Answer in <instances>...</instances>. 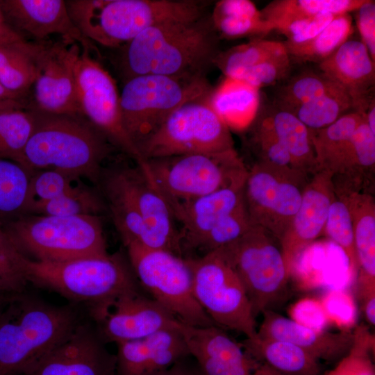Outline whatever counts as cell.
Returning a JSON list of instances; mask_svg holds the SVG:
<instances>
[{
	"instance_id": "30",
	"label": "cell",
	"mask_w": 375,
	"mask_h": 375,
	"mask_svg": "<svg viewBox=\"0 0 375 375\" xmlns=\"http://www.w3.org/2000/svg\"><path fill=\"white\" fill-rule=\"evenodd\" d=\"M363 119V114L351 111L331 125L310 130L312 143L319 170L338 176L347 162L352 136Z\"/></svg>"
},
{
	"instance_id": "33",
	"label": "cell",
	"mask_w": 375,
	"mask_h": 375,
	"mask_svg": "<svg viewBox=\"0 0 375 375\" xmlns=\"http://www.w3.org/2000/svg\"><path fill=\"white\" fill-rule=\"evenodd\" d=\"M37 42L26 40L0 46V83L7 89L28 93L37 78Z\"/></svg>"
},
{
	"instance_id": "43",
	"label": "cell",
	"mask_w": 375,
	"mask_h": 375,
	"mask_svg": "<svg viewBox=\"0 0 375 375\" xmlns=\"http://www.w3.org/2000/svg\"><path fill=\"white\" fill-rule=\"evenodd\" d=\"M246 131H249L247 143L257 158L256 162L280 169L298 171L285 149L258 115Z\"/></svg>"
},
{
	"instance_id": "13",
	"label": "cell",
	"mask_w": 375,
	"mask_h": 375,
	"mask_svg": "<svg viewBox=\"0 0 375 375\" xmlns=\"http://www.w3.org/2000/svg\"><path fill=\"white\" fill-rule=\"evenodd\" d=\"M309 179L298 171L255 162L243 185V203L251 226L269 232L279 241L289 228Z\"/></svg>"
},
{
	"instance_id": "58",
	"label": "cell",
	"mask_w": 375,
	"mask_h": 375,
	"mask_svg": "<svg viewBox=\"0 0 375 375\" xmlns=\"http://www.w3.org/2000/svg\"><path fill=\"white\" fill-rule=\"evenodd\" d=\"M363 116L367 126L372 133L375 134V99L369 104Z\"/></svg>"
},
{
	"instance_id": "26",
	"label": "cell",
	"mask_w": 375,
	"mask_h": 375,
	"mask_svg": "<svg viewBox=\"0 0 375 375\" xmlns=\"http://www.w3.org/2000/svg\"><path fill=\"white\" fill-rule=\"evenodd\" d=\"M347 202L351 216L361 297L375 294V202L367 190L335 192Z\"/></svg>"
},
{
	"instance_id": "10",
	"label": "cell",
	"mask_w": 375,
	"mask_h": 375,
	"mask_svg": "<svg viewBox=\"0 0 375 375\" xmlns=\"http://www.w3.org/2000/svg\"><path fill=\"white\" fill-rule=\"evenodd\" d=\"M210 93L180 106L138 144L144 161L235 149L231 130L209 103Z\"/></svg>"
},
{
	"instance_id": "38",
	"label": "cell",
	"mask_w": 375,
	"mask_h": 375,
	"mask_svg": "<svg viewBox=\"0 0 375 375\" xmlns=\"http://www.w3.org/2000/svg\"><path fill=\"white\" fill-rule=\"evenodd\" d=\"M367 0H275L260 10L264 20L323 14L338 15L358 10Z\"/></svg>"
},
{
	"instance_id": "52",
	"label": "cell",
	"mask_w": 375,
	"mask_h": 375,
	"mask_svg": "<svg viewBox=\"0 0 375 375\" xmlns=\"http://www.w3.org/2000/svg\"><path fill=\"white\" fill-rule=\"evenodd\" d=\"M354 12L360 40L375 62V1L367 0Z\"/></svg>"
},
{
	"instance_id": "47",
	"label": "cell",
	"mask_w": 375,
	"mask_h": 375,
	"mask_svg": "<svg viewBox=\"0 0 375 375\" xmlns=\"http://www.w3.org/2000/svg\"><path fill=\"white\" fill-rule=\"evenodd\" d=\"M292 64L285 48L256 65L238 71L228 77L242 80L260 90L285 80L291 73Z\"/></svg>"
},
{
	"instance_id": "23",
	"label": "cell",
	"mask_w": 375,
	"mask_h": 375,
	"mask_svg": "<svg viewBox=\"0 0 375 375\" xmlns=\"http://www.w3.org/2000/svg\"><path fill=\"white\" fill-rule=\"evenodd\" d=\"M244 181L183 202H167L181 228V247L192 252L199 241L219 221L243 204Z\"/></svg>"
},
{
	"instance_id": "36",
	"label": "cell",
	"mask_w": 375,
	"mask_h": 375,
	"mask_svg": "<svg viewBox=\"0 0 375 375\" xmlns=\"http://www.w3.org/2000/svg\"><path fill=\"white\" fill-rule=\"evenodd\" d=\"M277 88L273 106L294 113L302 105L338 86L317 68L304 69L290 74Z\"/></svg>"
},
{
	"instance_id": "20",
	"label": "cell",
	"mask_w": 375,
	"mask_h": 375,
	"mask_svg": "<svg viewBox=\"0 0 375 375\" xmlns=\"http://www.w3.org/2000/svg\"><path fill=\"white\" fill-rule=\"evenodd\" d=\"M0 6L9 25L24 38L28 35L42 42L58 35L76 41L82 50H95L93 43L74 25L66 1L0 0Z\"/></svg>"
},
{
	"instance_id": "45",
	"label": "cell",
	"mask_w": 375,
	"mask_h": 375,
	"mask_svg": "<svg viewBox=\"0 0 375 375\" xmlns=\"http://www.w3.org/2000/svg\"><path fill=\"white\" fill-rule=\"evenodd\" d=\"M374 351V335L366 326H357L351 349L326 375H375L371 355Z\"/></svg>"
},
{
	"instance_id": "54",
	"label": "cell",
	"mask_w": 375,
	"mask_h": 375,
	"mask_svg": "<svg viewBox=\"0 0 375 375\" xmlns=\"http://www.w3.org/2000/svg\"><path fill=\"white\" fill-rule=\"evenodd\" d=\"M24 40L26 39L9 25L0 6V46Z\"/></svg>"
},
{
	"instance_id": "24",
	"label": "cell",
	"mask_w": 375,
	"mask_h": 375,
	"mask_svg": "<svg viewBox=\"0 0 375 375\" xmlns=\"http://www.w3.org/2000/svg\"><path fill=\"white\" fill-rule=\"evenodd\" d=\"M118 166L149 232L151 248L183 256L180 231L166 199L138 165Z\"/></svg>"
},
{
	"instance_id": "59",
	"label": "cell",
	"mask_w": 375,
	"mask_h": 375,
	"mask_svg": "<svg viewBox=\"0 0 375 375\" xmlns=\"http://www.w3.org/2000/svg\"><path fill=\"white\" fill-rule=\"evenodd\" d=\"M254 375H283L270 367H267L265 364L260 362L257 367Z\"/></svg>"
},
{
	"instance_id": "7",
	"label": "cell",
	"mask_w": 375,
	"mask_h": 375,
	"mask_svg": "<svg viewBox=\"0 0 375 375\" xmlns=\"http://www.w3.org/2000/svg\"><path fill=\"white\" fill-rule=\"evenodd\" d=\"M138 165L167 202L194 199L242 181L248 171L235 149L152 158Z\"/></svg>"
},
{
	"instance_id": "50",
	"label": "cell",
	"mask_w": 375,
	"mask_h": 375,
	"mask_svg": "<svg viewBox=\"0 0 375 375\" xmlns=\"http://www.w3.org/2000/svg\"><path fill=\"white\" fill-rule=\"evenodd\" d=\"M320 301L329 324H335L340 331H351L357 318L356 305L351 293L335 288L328 291Z\"/></svg>"
},
{
	"instance_id": "49",
	"label": "cell",
	"mask_w": 375,
	"mask_h": 375,
	"mask_svg": "<svg viewBox=\"0 0 375 375\" xmlns=\"http://www.w3.org/2000/svg\"><path fill=\"white\" fill-rule=\"evenodd\" d=\"M337 15L323 14L310 17H292L275 20L271 24L286 38L285 42L299 44L320 33Z\"/></svg>"
},
{
	"instance_id": "4",
	"label": "cell",
	"mask_w": 375,
	"mask_h": 375,
	"mask_svg": "<svg viewBox=\"0 0 375 375\" xmlns=\"http://www.w3.org/2000/svg\"><path fill=\"white\" fill-rule=\"evenodd\" d=\"M25 271L28 283L85 307L94 322L119 297L140 287L128 259L121 253L56 262L26 258Z\"/></svg>"
},
{
	"instance_id": "12",
	"label": "cell",
	"mask_w": 375,
	"mask_h": 375,
	"mask_svg": "<svg viewBox=\"0 0 375 375\" xmlns=\"http://www.w3.org/2000/svg\"><path fill=\"white\" fill-rule=\"evenodd\" d=\"M241 281L256 317L288 294L289 277L279 240L258 226L221 247Z\"/></svg>"
},
{
	"instance_id": "35",
	"label": "cell",
	"mask_w": 375,
	"mask_h": 375,
	"mask_svg": "<svg viewBox=\"0 0 375 375\" xmlns=\"http://www.w3.org/2000/svg\"><path fill=\"white\" fill-rule=\"evenodd\" d=\"M31 173L19 163L0 158V226L27 214Z\"/></svg>"
},
{
	"instance_id": "5",
	"label": "cell",
	"mask_w": 375,
	"mask_h": 375,
	"mask_svg": "<svg viewBox=\"0 0 375 375\" xmlns=\"http://www.w3.org/2000/svg\"><path fill=\"white\" fill-rule=\"evenodd\" d=\"M69 15L92 42L115 49L147 28L206 14L209 3L195 0H67Z\"/></svg>"
},
{
	"instance_id": "25",
	"label": "cell",
	"mask_w": 375,
	"mask_h": 375,
	"mask_svg": "<svg viewBox=\"0 0 375 375\" xmlns=\"http://www.w3.org/2000/svg\"><path fill=\"white\" fill-rule=\"evenodd\" d=\"M262 314V322L257 329L258 338L290 342L318 360L340 359L351 347L353 333L351 331L338 333L316 331L300 325L272 310H265Z\"/></svg>"
},
{
	"instance_id": "56",
	"label": "cell",
	"mask_w": 375,
	"mask_h": 375,
	"mask_svg": "<svg viewBox=\"0 0 375 375\" xmlns=\"http://www.w3.org/2000/svg\"><path fill=\"white\" fill-rule=\"evenodd\" d=\"M27 93L11 91L0 83V101L6 100L26 101Z\"/></svg>"
},
{
	"instance_id": "21",
	"label": "cell",
	"mask_w": 375,
	"mask_h": 375,
	"mask_svg": "<svg viewBox=\"0 0 375 375\" xmlns=\"http://www.w3.org/2000/svg\"><path fill=\"white\" fill-rule=\"evenodd\" d=\"M116 344L115 375H157L190 356L176 326Z\"/></svg>"
},
{
	"instance_id": "16",
	"label": "cell",
	"mask_w": 375,
	"mask_h": 375,
	"mask_svg": "<svg viewBox=\"0 0 375 375\" xmlns=\"http://www.w3.org/2000/svg\"><path fill=\"white\" fill-rule=\"evenodd\" d=\"M115 367L96 326L83 319L21 375H113Z\"/></svg>"
},
{
	"instance_id": "46",
	"label": "cell",
	"mask_w": 375,
	"mask_h": 375,
	"mask_svg": "<svg viewBox=\"0 0 375 375\" xmlns=\"http://www.w3.org/2000/svg\"><path fill=\"white\" fill-rule=\"evenodd\" d=\"M251 227L243 203L214 226L199 241L194 251H200L205 254L225 247L243 236Z\"/></svg>"
},
{
	"instance_id": "32",
	"label": "cell",
	"mask_w": 375,
	"mask_h": 375,
	"mask_svg": "<svg viewBox=\"0 0 375 375\" xmlns=\"http://www.w3.org/2000/svg\"><path fill=\"white\" fill-rule=\"evenodd\" d=\"M242 344L256 360L283 375H319L321 372L317 359L290 342L256 337Z\"/></svg>"
},
{
	"instance_id": "55",
	"label": "cell",
	"mask_w": 375,
	"mask_h": 375,
	"mask_svg": "<svg viewBox=\"0 0 375 375\" xmlns=\"http://www.w3.org/2000/svg\"><path fill=\"white\" fill-rule=\"evenodd\" d=\"M363 309L367 322L372 325L375 324V295L362 299Z\"/></svg>"
},
{
	"instance_id": "37",
	"label": "cell",
	"mask_w": 375,
	"mask_h": 375,
	"mask_svg": "<svg viewBox=\"0 0 375 375\" xmlns=\"http://www.w3.org/2000/svg\"><path fill=\"white\" fill-rule=\"evenodd\" d=\"M105 209V202L97 192L78 183L58 197L33 204L29 207L27 215L64 217L98 215Z\"/></svg>"
},
{
	"instance_id": "42",
	"label": "cell",
	"mask_w": 375,
	"mask_h": 375,
	"mask_svg": "<svg viewBox=\"0 0 375 375\" xmlns=\"http://www.w3.org/2000/svg\"><path fill=\"white\" fill-rule=\"evenodd\" d=\"M26 258L0 226V301L25 292Z\"/></svg>"
},
{
	"instance_id": "41",
	"label": "cell",
	"mask_w": 375,
	"mask_h": 375,
	"mask_svg": "<svg viewBox=\"0 0 375 375\" xmlns=\"http://www.w3.org/2000/svg\"><path fill=\"white\" fill-rule=\"evenodd\" d=\"M285 48L283 42L251 39L247 43L220 51L213 61V66L224 76H230L238 71L256 65Z\"/></svg>"
},
{
	"instance_id": "19",
	"label": "cell",
	"mask_w": 375,
	"mask_h": 375,
	"mask_svg": "<svg viewBox=\"0 0 375 375\" xmlns=\"http://www.w3.org/2000/svg\"><path fill=\"white\" fill-rule=\"evenodd\" d=\"M335 197L331 173L319 170L309 178L300 206L279 241L290 276L299 255L324 234L329 208Z\"/></svg>"
},
{
	"instance_id": "15",
	"label": "cell",
	"mask_w": 375,
	"mask_h": 375,
	"mask_svg": "<svg viewBox=\"0 0 375 375\" xmlns=\"http://www.w3.org/2000/svg\"><path fill=\"white\" fill-rule=\"evenodd\" d=\"M82 48L76 41L37 42V78L31 105L49 113L82 115L79 106L76 67Z\"/></svg>"
},
{
	"instance_id": "57",
	"label": "cell",
	"mask_w": 375,
	"mask_h": 375,
	"mask_svg": "<svg viewBox=\"0 0 375 375\" xmlns=\"http://www.w3.org/2000/svg\"><path fill=\"white\" fill-rule=\"evenodd\" d=\"M30 103L26 101L6 100L0 101V112L12 109H27Z\"/></svg>"
},
{
	"instance_id": "60",
	"label": "cell",
	"mask_w": 375,
	"mask_h": 375,
	"mask_svg": "<svg viewBox=\"0 0 375 375\" xmlns=\"http://www.w3.org/2000/svg\"><path fill=\"white\" fill-rule=\"evenodd\" d=\"M113 375H115V373Z\"/></svg>"
},
{
	"instance_id": "2",
	"label": "cell",
	"mask_w": 375,
	"mask_h": 375,
	"mask_svg": "<svg viewBox=\"0 0 375 375\" xmlns=\"http://www.w3.org/2000/svg\"><path fill=\"white\" fill-rule=\"evenodd\" d=\"M28 108L34 126L19 164L31 174L56 169L97 184L115 148L108 138L83 115L45 112L31 103Z\"/></svg>"
},
{
	"instance_id": "53",
	"label": "cell",
	"mask_w": 375,
	"mask_h": 375,
	"mask_svg": "<svg viewBox=\"0 0 375 375\" xmlns=\"http://www.w3.org/2000/svg\"><path fill=\"white\" fill-rule=\"evenodd\" d=\"M157 375H203L197 363L188 362V358Z\"/></svg>"
},
{
	"instance_id": "40",
	"label": "cell",
	"mask_w": 375,
	"mask_h": 375,
	"mask_svg": "<svg viewBox=\"0 0 375 375\" xmlns=\"http://www.w3.org/2000/svg\"><path fill=\"white\" fill-rule=\"evenodd\" d=\"M33 126L34 117L29 108L0 112V158L19 163Z\"/></svg>"
},
{
	"instance_id": "11",
	"label": "cell",
	"mask_w": 375,
	"mask_h": 375,
	"mask_svg": "<svg viewBox=\"0 0 375 375\" xmlns=\"http://www.w3.org/2000/svg\"><path fill=\"white\" fill-rule=\"evenodd\" d=\"M187 258L196 300L217 326L257 337L256 317L246 290L222 248Z\"/></svg>"
},
{
	"instance_id": "17",
	"label": "cell",
	"mask_w": 375,
	"mask_h": 375,
	"mask_svg": "<svg viewBox=\"0 0 375 375\" xmlns=\"http://www.w3.org/2000/svg\"><path fill=\"white\" fill-rule=\"evenodd\" d=\"M177 321L157 301L136 290L116 299L94 323L106 344H117L174 328Z\"/></svg>"
},
{
	"instance_id": "44",
	"label": "cell",
	"mask_w": 375,
	"mask_h": 375,
	"mask_svg": "<svg viewBox=\"0 0 375 375\" xmlns=\"http://www.w3.org/2000/svg\"><path fill=\"white\" fill-rule=\"evenodd\" d=\"M324 234L342 249L348 259L351 274H356L358 267L352 219L347 202L340 196L335 194L330 206Z\"/></svg>"
},
{
	"instance_id": "14",
	"label": "cell",
	"mask_w": 375,
	"mask_h": 375,
	"mask_svg": "<svg viewBox=\"0 0 375 375\" xmlns=\"http://www.w3.org/2000/svg\"><path fill=\"white\" fill-rule=\"evenodd\" d=\"M82 50L76 67L77 96L82 115L115 147L138 165L144 162L122 122L120 96L115 80L103 66Z\"/></svg>"
},
{
	"instance_id": "31",
	"label": "cell",
	"mask_w": 375,
	"mask_h": 375,
	"mask_svg": "<svg viewBox=\"0 0 375 375\" xmlns=\"http://www.w3.org/2000/svg\"><path fill=\"white\" fill-rule=\"evenodd\" d=\"M210 18L220 39L263 38L274 31L272 24L262 19L260 10L249 0L218 1Z\"/></svg>"
},
{
	"instance_id": "18",
	"label": "cell",
	"mask_w": 375,
	"mask_h": 375,
	"mask_svg": "<svg viewBox=\"0 0 375 375\" xmlns=\"http://www.w3.org/2000/svg\"><path fill=\"white\" fill-rule=\"evenodd\" d=\"M176 328L203 375H254L260 362L216 326H194L177 321Z\"/></svg>"
},
{
	"instance_id": "9",
	"label": "cell",
	"mask_w": 375,
	"mask_h": 375,
	"mask_svg": "<svg viewBox=\"0 0 375 375\" xmlns=\"http://www.w3.org/2000/svg\"><path fill=\"white\" fill-rule=\"evenodd\" d=\"M140 287L177 320L194 326L215 325L195 299L187 258L136 243L125 245Z\"/></svg>"
},
{
	"instance_id": "8",
	"label": "cell",
	"mask_w": 375,
	"mask_h": 375,
	"mask_svg": "<svg viewBox=\"0 0 375 375\" xmlns=\"http://www.w3.org/2000/svg\"><path fill=\"white\" fill-rule=\"evenodd\" d=\"M212 89L206 76L131 78L119 93L124 127L137 147L180 106L208 94Z\"/></svg>"
},
{
	"instance_id": "3",
	"label": "cell",
	"mask_w": 375,
	"mask_h": 375,
	"mask_svg": "<svg viewBox=\"0 0 375 375\" xmlns=\"http://www.w3.org/2000/svg\"><path fill=\"white\" fill-rule=\"evenodd\" d=\"M74 305L55 306L26 292L0 301V375H21L83 320Z\"/></svg>"
},
{
	"instance_id": "48",
	"label": "cell",
	"mask_w": 375,
	"mask_h": 375,
	"mask_svg": "<svg viewBox=\"0 0 375 375\" xmlns=\"http://www.w3.org/2000/svg\"><path fill=\"white\" fill-rule=\"evenodd\" d=\"M80 178L56 169L33 172L29 183L28 210L34 203L44 202L67 193L78 184H74Z\"/></svg>"
},
{
	"instance_id": "6",
	"label": "cell",
	"mask_w": 375,
	"mask_h": 375,
	"mask_svg": "<svg viewBox=\"0 0 375 375\" xmlns=\"http://www.w3.org/2000/svg\"><path fill=\"white\" fill-rule=\"evenodd\" d=\"M1 227L20 251L34 260L63 262L108 253L99 215L28 214Z\"/></svg>"
},
{
	"instance_id": "51",
	"label": "cell",
	"mask_w": 375,
	"mask_h": 375,
	"mask_svg": "<svg viewBox=\"0 0 375 375\" xmlns=\"http://www.w3.org/2000/svg\"><path fill=\"white\" fill-rule=\"evenodd\" d=\"M288 312L291 319L313 330L324 331L329 324L321 301L315 298L297 301Z\"/></svg>"
},
{
	"instance_id": "27",
	"label": "cell",
	"mask_w": 375,
	"mask_h": 375,
	"mask_svg": "<svg viewBox=\"0 0 375 375\" xmlns=\"http://www.w3.org/2000/svg\"><path fill=\"white\" fill-rule=\"evenodd\" d=\"M97 184L124 245L151 248L149 232L126 185L119 166L103 168Z\"/></svg>"
},
{
	"instance_id": "22",
	"label": "cell",
	"mask_w": 375,
	"mask_h": 375,
	"mask_svg": "<svg viewBox=\"0 0 375 375\" xmlns=\"http://www.w3.org/2000/svg\"><path fill=\"white\" fill-rule=\"evenodd\" d=\"M317 68L348 94L354 111L363 114L375 99V62L361 40L349 38Z\"/></svg>"
},
{
	"instance_id": "29",
	"label": "cell",
	"mask_w": 375,
	"mask_h": 375,
	"mask_svg": "<svg viewBox=\"0 0 375 375\" xmlns=\"http://www.w3.org/2000/svg\"><path fill=\"white\" fill-rule=\"evenodd\" d=\"M258 116L285 149L296 169L307 176L319 171L310 130L294 115L272 106L260 108Z\"/></svg>"
},
{
	"instance_id": "28",
	"label": "cell",
	"mask_w": 375,
	"mask_h": 375,
	"mask_svg": "<svg viewBox=\"0 0 375 375\" xmlns=\"http://www.w3.org/2000/svg\"><path fill=\"white\" fill-rule=\"evenodd\" d=\"M208 101L230 130L240 131L249 127L261 108L260 89L228 76L212 88Z\"/></svg>"
},
{
	"instance_id": "39",
	"label": "cell",
	"mask_w": 375,
	"mask_h": 375,
	"mask_svg": "<svg viewBox=\"0 0 375 375\" xmlns=\"http://www.w3.org/2000/svg\"><path fill=\"white\" fill-rule=\"evenodd\" d=\"M353 110L348 94L339 86L308 101L294 113L310 130L325 128Z\"/></svg>"
},
{
	"instance_id": "34",
	"label": "cell",
	"mask_w": 375,
	"mask_h": 375,
	"mask_svg": "<svg viewBox=\"0 0 375 375\" xmlns=\"http://www.w3.org/2000/svg\"><path fill=\"white\" fill-rule=\"evenodd\" d=\"M351 13L338 15L312 39L299 44L283 42L292 62L317 65L331 55L353 33Z\"/></svg>"
},
{
	"instance_id": "1",
	"label": "cell",
	"mask_w": 375,
	"mask_h": 375,
	"mask_svg": "<svg viewBox=\"0 0 375 375\" xmlns=\"http://www.w3.org/2000/svg\"><path fill=\"white\" fill-rule=\"evenodd\" d=\"M210 12L153 25L115 49L114 65L123 81L137 76H206L220 49Z\"/></svg>"
}]
</instances>
